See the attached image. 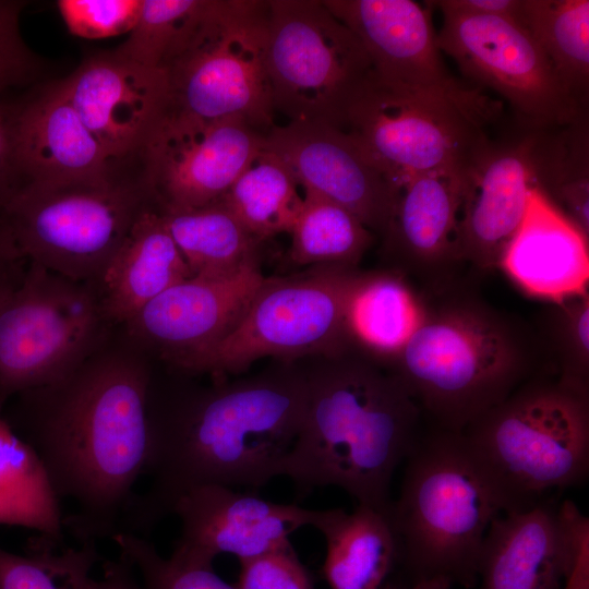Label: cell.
Masks as SVG:
<instances>
[{"label":"cell","instance_id":"obj_1","mask_svg":"<svg viewBox=\"0 0 589 589\" xmlns=\"http://www.w3.org/2000/svg\"><path fill=\"white\" fill-rule=\"evenodd\" d=\"M305 401L301 361L273 360L256 373L209 384L155 361L143 471L149 484L133 496L118 532L148 534L193 488L219 484L256 490L280 477Z\"/></svg>","mask_w":589,"mask_h":589},{"label":"cell","instance_id":"obj_4","mask_svg":"<svg viewBox=\"0 0 589 589\" xmlns=\"http://www.w3.org/2000/svg\"><path fill=\"white\" fill-rule=\"evenodd\" d=\"M420 324L385 365L434 428L461 433L542 370L539 335L477 296L424 299Z\"/></svg>","mask_w":589,"mask_h":589},{"label":"cell","instance_id":"obj_9","mask_svg":"<svg viewBox=\"0 0 589 589\" xmlns=\"http://www.w3.org/2000/svg\"><path fill=\"white\" fill-rule=\"evenodd\" d=\"M365 275L354 266L315 265L264 277L235 329L189 375L224 380L264 358L297 362L350 348L351 305Z\"/></svg>","mask_w":589,"mask_h":589},{"label":"cell","instance_id":"obj_26","mask_svg":"<svg viewBox=\"0 0 589 589\" xmlns=\"http://www.w3.org/2000/svg\"><path fill=\"white\" fill-rule=\"evenodd\" d=\"M310 526L325 541L323 576L330 589H382L399 557L388 516L357 504L351 512L314 509Z\"/></svg>","mask_w":589,"mask_h":589},{"label":"cell","instance_id":"obj_40","mask_svg":"<svg viewBox=\"0 0 589 589\" xmlns=\"http://www.w3.org/2000/svg\"><path fill=\"white\" fill-rule=\"evenodd\" d=\"M23 92L0 97V213L29 184L19 153L16 131Z\"/></svg>","mask_w":589,"mask_h":589},{"label":"cell","instance_id":"obj_13","mask_svg":"<svg viewBox=\"0 0 589 589\" xmlns=\"http://www.w3.org/2000/svg\"><path fill=\"white\" fill-rule=\"evenodd\" d=\"M442 13L436 33L441 52L481 87L502 96L526 130L568 124L586 115L564 88L549 59L525 26L512 20L474 14L446 0L428 1Z\"/></svg>","mask_w":589,"mask_h":589},{"label":"cell","instance_id":"obj_6","mask_svg":"<svg viewBox=\"0 0 589 589\" xmlns=\"http://www.w3.org/2000/svg\"><path fill=\"white\" fill-rule=\"evenodd\" d=\"M501 513L462 433L434 428L420 435L389 517L399 557L417 580L444 577L473 587L484 536Z\"/></svg>","mask_w":589,"mask_h":589},{"label":"cell","instance_id":"obj_44","mask_svg":"<svg viewBox=\"0 0 589 589\" xmlns=\"http://www.w3.org/2000/svg\"><path fill=\"white\" fill-rule=\"evenodd\" d=\"M28 263L0 213V303L22 284Z\"/></svg>","mask_w":589,"mask_h":589},{"label":"cell","instance_id":"obj_33","mask_svg":"<svg viewBox=\"0 0 589 589\" xmlns=\"http://www.w3.org/2000/svg\"><path fill=\"white\" fill-rule=\"evenodd\" d=\"M289 233V257L302 266L358 267L373 242V233L353 214L308 191Z\"/></svg>","mask_w":589,"mask_h":589},{"label":"cell","instance_id":"obj_11","mask_svg":"<svg viewBox=\"0 0 589 589\" xmlns=\"http://www.w3.org/2000/svg\"><path fill=\"white\" fill-rule=\"evenodd\" d=\"M116 327L95 284L29 262L22 284L0 303V416L17 394L73 371Z\"/></svg>","mask_w":589,"mask_h":589},{"label":"cell","instance_id":"obj_17","mask_svg":"<svg viewBox=\"0 0 589 589\" xmlns=\"http://www.w3.org/2000/svg\"><path fill=\"white\" fill-rule=\"evenodd\" d=\"M264 147L288 166L304 191L340 205L383 236L398 189L342 129L315 122L274 125L264 135Z\"/></svg>","mask_w":589,"mask_h":589},{"label":"cell","instance_id":"obj_20","mask_svg":"<svg viewBox=\"0 0 589 589\" xmlns=\"http://www.w3.org/2000/svg\"><path fill=\"white\" fill-rule=\"evenodd\" d=\"M16 131L20 157L32 184L100 183L133 167L109 156L59 80L41 82L21 94Z\"/></svg>","mask_w":589,"mask_h":589},{"label":"cell","instance_id":"obj_45","mask_svg":"<svg viewBox=\"0 0 589 589\" xmlns=\"http://www.w3.org/2000/svg\"><path fill=\"white\" fill-rule=\"evenodd\" d=\"M446 2L460 11L500 16L524 26L525 0H446Z\"/></svg>","mask_w":589,"mask_h":589},{"label":"cell","instance_id":"obj_21","mask_svg":"<svg viewBox=\"0 0 589 589\" xmlns=\"http://www.w3.org/2000/svg\"><path fill=\"white\" fill-rule=\"evenodd\" d=\"M322 1L360 40L376 76L410 86L443 85L455 80L443 61L426 2Z\"/></svg>","mask_w":589,"mask_h":589},{"label":"cell","instance_id":"obj_12","mask_svg":"<svg viewBox=\"0 0 589 589\" xmlns=\"http://www.w3.org/2000/svg\"><path fill=\"white\" fill-rule=\"evenodd\" d=\"M265 67L274 112L341 128L372 71L360 40L321 0H268Z\"/></svg>","mask_w":589,"mask_h":589},{"label":"cell","instance_id":"obj_39","mask_svg":"<svg viewBox=\"0 0 589 589\" xmlns=\"http://www.w3.org/2000/svg\"><path fill=\"white\" fill-rule=\"evenodd\" d=\"M239 563L238 589H315L290 542Z\"/></svg>","mask_w":589,"mask_h":589},{"label":"cell","instance_id":"obj_16","mask_svg":"<svg viewBox=\"0 0 589 589\" xmlns=\"http://www.w3.org/2000/svg\"><path fill=\"white\" fill-rule=\"evenodd\" d=\"M69 101L109 156L139 165L170 109L164 71L103 51L59 80Z\"/></svg>","mask_w":589,"mask_h":589},{"label":"cell","instance_id":"obj_15","mask_svg":"<svg viewBox=\"0 0 589 589\" xmlns=\"http://www.w3.org/2000/svg\"><path fill=\"white\" fill-rule=\"evenodd\" d=\"M264 277L260 260L230 274L191 276L120 326L155 361L192 374L238 325Z\"/></svg>","mask_w":589,"mask_h":589},{"label":"cell","instance_id":"obj_38","mask_svg":"<svg viewBox=\"0 0 589 589\" xmlns=\"http://www.w3.org/2000/svg\"><path fill=\"white\" fill-rule=\"evenodd\" d=\"M143 0H58L68 31L84 39H105L129 34Z\"/></svg>","mask_w":589,"mask_h":589},{"label":"cell","instance_id":"obj_31","mask_svg":"<svg viewBox=\"0 0 589 589\" xmlns=\"http://www.w3.org/2000/svg\"><path fill=\"white\" fill-rule=\"evenodd\" d=\"M589 142L586 115L533 130L534 187L589 238Z\"/></svg>","mask_w":589,"mask_h":589},{"label":"cell","instance_id":"obj_8","mask_svg":"<svg viewBox=\"0 0 589 589\" xmlns=\"http://www.w3.org/2000/svg\"><path fill=\"white\" fill-rule=\"evenodd\" d=\"M267 0H202L165 56L170 112L275 124L265 67Z\"/></svg>","mask_w":589,"mask_h":589},{"label":"cell","instance_id":"obj_3","mask_svg":"<svg viewBox=\"0 0 589 589\" xmlns=\"http://www.w3.org/2000/svg\"><path fill=\"white\" fill-rule=\"evenodd\" d=\"M301 363L305 409L280 477L289 478L301 497L335 486L390 517L392 480L420 437V407L381 361L357 345Z\"/></svg>","mask_w":589,"mask_h":589},{"label":"cell","instance_id":"obj_25","mask_svg":"<svg viewBox=\"0 0 589 589\" xmlns=\"http://www.w3.org/2000/svg\"><path fill=\"white\" fill-rule=\"evenodd\" d=\"M191 276L153 203L133 224L96 286L106 316L119 326L161 292Z\"/></svg>","mask_w":589,"mask_h":589},{"label":"cell","instance_id":"obj_43","mask_svg":"<svg viewBox=\"0 0 589 589\" xmlns=\"http://www.w3.org/2000/svg\"><path fill=\"white\" fill-rule=\"evenodd\" d=\"M56 578L39 557L0 546V589H70L64 581L58 586Z\"/></svg>","mask_w":589,"mask_h":589},{"label":"cell","instance_id":"obj_46","mask_svg":"<svg viewBox=\"0 0 589 589\" xmlns=\"http://www.w3.org/2000/svg\"><path fill=\"white\" fill-rule=\"evenodd\" d=\"M25 2L5 0L0 8V43L22 34L20 16Z\"/></svg>","mask_w":589,"mask_h":589},{"label":"cell","instance_id":"obj_7","mask_svg":"<svg viewBox=\"0 0 589 589\" xmlns=\"http://www.w3.org/2000/svg\"><path fill=\"white\" fill-rule=\"evenodd\" d=\"M480 92L457 80L397 84L371 71L352 94L340 129L399 189L419 173L468 168L497 115Z\"/></svg>","mask_w":589,"mask_h":589},{"label":"cell","instance_id":"obj_35","mask_svg":"<svg viewBox=\"0 0 589 589\" xmlns=\"http://www.w3.org/2000/svg\"><path fill=\"white\" fill-rule=\"evenodd\" d=\"M202 0H143L127 39L111 50L119 58L159 69L165 56Z\"/></svg>","mask_w":589,"mask_h":589},{"label":"cell","instance_id":"obj_48","mask_svg":"<svg viewBox=\"0 0 589 589\" xmlns=\"http://www.w3.org/2000/svg\"><path fill=\"white\" fill-rule=\"evenodd\" d=\"M5 0H0V8L3 5Z\"/></svg>","mask_w":589,"mask_h":589},{"label":"cell","instance_id":"obj_36","mask_svg":"<svg viewBox=\"0 0 589 589\" xmlns=\"http://www.w3.org/2000/svg\"><path fill=\"white\" fill-rule=\"evenodd\" d=\"M111 540L141 573L143 589H238L217 575L213 565L164 557L144 537L120 531Z\"/></svg>","mask_w":589,"mask_h":589},{"label":"cell","instance_id":"obj_19","mask_svg":"<svg viewBox=\"0 0 589 589\" xmlns=\"http://www.w3.org/2000/svg\"><path fill=\"white\" fill-rule=\"evenodd\" d=\"M533 130L515 140H489L464 173L455 259L478 272L500 267L534 187Z\"/></svg>","mask_w":589,"mask_h":589},{"label":"cell","instance_id":"obj_23","mask_svg":"<svg viewBox=\"0 0 589 589\" xmlns=\"http://www.w3.org/2000/svg\"><path fill=\"white\" fill-rule=\"evenodd\" d=\"M464 173L435 170L416 175L398 189L382 238V252L396 271L445 280L457 262L455 238Z\"/></svg>","mask_w":589,"mask_h":589},{"label":"cell","instance_id":"obj_37","mask_svg":"<svg viewBox=\"0 0 589 589\" xmlns=\"http://www.w3.org/2000/svg\"><path fill=\"white\" fill-rule=\"evenodd\" d=\"M31 553L39 557L70 589H143L135 580L134 565L122 553L118 560L104 564L100 579L89 576V570L98 558L95 544H83L81 549H68L60 554L50 549H34L28 552Z\"/></svg>","mask_w":589,"mask_h":589},{"label":"cell","instance_id":"obj_27","mask_svg":"<svg viewBox=\"0 0 589 589\" xmlns=\"http://www.w3.org/2000/svg\"><path fill=\"white\" fill-rule=\"evenodd\" d=\"M45 467L35 450L0 416V525L40 533L32 543L53 550L64 519Z\"/></svg>","mask_w":589,"mask_h":589},{"label":"cell","instance_id":"obj_18","mask_svg":"<svg viewBox=\"0 0 589 589\" xmlns=\"http://www.w3.org/2000/svg\"><path fill=\"white\" fill-rule=\"evenodd\" d=\"M313 514L231 486L200 485L173 505L171 515L181 527L170 556L203 565H213L220 554L248 560L290 542L293 532L311 525Z\"/></svg>","mask_w":589,"mask_h":589},{"label":"cell","instance_id":"obj_29","mask_svg":"<svg viewBox=\"0 0 589 589\" xmlns=\"http://www.w3.org/2000/svg\"><path fill=\"white\" fill-rule=\"evenodd\" d=\"M423 310V298L402 273L368 271L351 305L354 345L387 365L420 324Z\"/></svg>","mask_w":589,"mask_h":589},{"label":"cell","instance_id":"obj_28","mask_svg":"<svg viewBox=\"0 0 589 589\" xmlns=\"http://www.w3.org/2000/svg\"><path fill=\"white\" fill-rule=\"evenodd\" d=\"M159 211L192 276L230 274L260 260L262 241L220 202Z\"/></svg>","mask_w":589,"mask_h":589},{"label":"cell","instance_id":"obj_22","mask_svg":"<svg viewBox=\"0 0 589 589\" xmlns=\"http://www.w3.org/2000/svg\"><path fill=\"white\" fill-rule=\"evenodd\" d=\"M498 268L525 294L560 302L589 291V238L532 187Z\"/></svg>","mask_w":589,"mask_h":589},{"label":"cell","instance_id":"obj_5","mask_svg":"<svg viewBox=\"0 0 589 589\" xmlns=\"http://www.w3.org/2000/svg\"><path fill=\"white\" fill-rule=\"evenodd\" d=\"M504 512L531 508L585 483L589 393L542 369L462 432Z\"/></svg>","mask_w":589,"mask_h":589},{"label":"cell","instance_id":"obj_32","mask_svg":"<svg viewBox=\"0 0 589 589\" xmlns=\"http://www.w3.org/2000/svg\"><path fill=\"white\" fill-rule=\"evenodd\" d=\"M524 26L567 93L584 108L589 88V1L525 0Z\"/></svg>","mask_w":589,"mask_h":589},{"label":"cell","instance_id":"obj_42","mask_svg":"<svg viewBox=\"0 0 589 589\" xmlns=\"http://www.w3.org/2000/svg\"><path fill=\"white\" fill-rule=\"evenodd\" d=\"M43 64L23 36L0 43V97L26 91L40 82Z\"/></svg>","mask_w":589,"mask_h":589},{"label":"cell","instance_id":"obj_34","mask_svg":"<svg viewBox=\"0 0 589 589\" xmlns=\"http://www.w3.org/2000/svg\"><path fill=\"white\" fill-rule=\"evenodd\" d=\"M541 328L539 337L556 376L589 393V291L550 303Z\"/></svg>","mask_w":589,"mask_h":589},{"label":"cell","instance_id":"obj_24","mask_svg":"<svg viewBox=\"0 0 589 589\" xmlns=\"http://www.w3.org/2000/svg\"><path fill=\"white\" fill-rule=\"evenodd\" d=\"M568 549L558 502L496 516L484 536L477 568L480 589H561Z\"/></svg>","mask_w":589,"mask_h":589},{"label":"cell","instance_id":"obj_30","mask_svg":"<svg viewBox=\"0 0 589 589\" xmlns=\"http://www.w3.org/2000/svg\"><path fill=\"white\" fill-rule=\"evenodd\" d=\"M305 191L288 166L265 147L218 201L260 241L290 232Z\"/></svg>","mask_w":589,"mask_h":589},{"label":"cell","instance_id":"obj_47","mask_svg":"<svg viewBox=\"0 0 589 589\" xmlns=\"http://www.w3.org/2000/svg\"><path fill=\"white\" fill-rule=\"evenodd\" d=\"M453 584L444 577L419 579L410 589H452Z\"/></svg>","mask_w":589,"mask_h":589},{"label":"cell","instance_id":"obj_10","mask_svg":"<svg viewBox=\"0 0 589 589\" xmlns=\"http://www.w3.org/2000/svg\"><path fill=\"white\" fill-rule=\"evenodd\" d=\"M155 203L139 167L94 184H27L2 212L23 256L97 285L141 213Z\"/></svg>","mask_w":589,"mask_h":589},{"label":"cell","instance_id":"obj_2","mask_svg":"<svg viewBox=\"0 0 589 589\" xmlns=\"http://www.w3.org/2000/svg\"><path fill=\"white\" fill-rule=\"evenodd\" d=\"M155 360L119 325L62 378L14 396L1 417L41 460L58 498L76 510L64 526L82 542L119 530L143 474Z\"/></svg>","mask_w":589,"mask_h":589},{"label":"cell","instance_id":"obj_41","mask_svg":"<svg viewBox=\"0 0 589 589\" xmlns=\"http://www.w3.org/2000/svg\"><path fill=\"white\" fill-rule=\"evenodd\" d=\"M558 516L568 549L561 589H589V518L572 500L558 503Z\"/></svg>","mask_w":589,"mask_h":589},{"label":"cell","instance_id":"obj_14","mask_svg":"<svg viewBox=\"0 0 589 589\" xmlns=\"http://www.w3.org/2000/svg\"><path fill=\"white\" fill-rule=\"evenodd\" d=\"M264 135L242 118L201 120L168 112L140 157L160 209L217 203L263 149Z\"/></svg>","mask_w":589,"mask_h":589}]
</instances>
